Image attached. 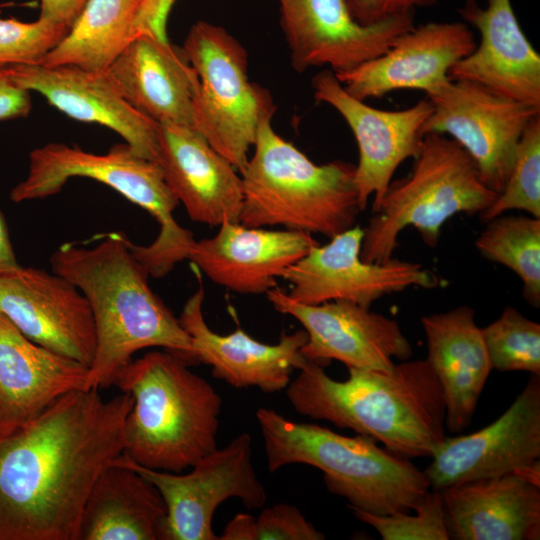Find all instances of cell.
I'll return each mask as SVG.
<instances>
[{
  "mask_svg": "<svg viewBox=\"0 0 540 540\" xmlns=\"http://www.w3.org/2000/svg\"><path fill=\"white\" fill-rule=\"evenodd\" d=\"M204 296L200 284L178 318L192 340L197 363L209 365L214 377L235 388L257 387L264 393L286 389L293 370L308 360L301 353L308 339L305 330L283 334L275 344L260 342L241 328L218 334L205 321Z\"/></svg>",
  "mask_w": 540,
  "mask_h": 540,
  "instance_id": "21",
  "label": "cell"
},
{
  "mask_svg": "<svg viewBox=\"0 0 540 540\" xmlns=\"http://www.w3.org/2000/svg\"><path fill=\"white\" fill-rule=\"evenodd\" d=\"M314 98L335 109L351 129L358 147L354 183L361 211L373 196L374 212L397 168L415 158L423 125L432 112L428 97L402 110H382L350 95L333 71L323 69L311 81Z\"/></svg>",
  "mask_w": 540,
  "mask_h": 540,
  "instance_id": "13",
  "label": "cell"
},
{
  "mask_svg": "<svg viewBox=\"0 0 540 540\" xmlns=\"http://www.w3.org/2000/svg\"><path fill=\"white\" fill-rule=\"evenodd\" d=\"M353 17L362 25L414 13L416 8L434 6L438 0H347Z\"/></svg>",
  "mask_w": 540,
  "mask_h": 540,
  "instance_id": "36",
  "label": "cell"
},
{
  "mask_svg": "<svg viewBox=\"0 0 540 540\" xmlns=\"http://www.w3.org/2000/svg\"><path fill=\"white\" fill-rule=\"evenodd\" d=\"M256 419L271 473L291 464L316 467L327 490L345 498L351 509L375 515L410 512L431 488L409 458L370 437L292 421L267 407L257 409Z\"/></svg>",
  "mask_w": 540,
  "mask_h": 540,
  "instance_id": "5",
  "label": "cell"
},
{
  "mask_svg": "<svg viewBox=\"0 0 540 540\" xmlns=\"http://www.w3.org/2000/svg\"><path fill=\"white\" fill-rule=\"evenodd\" d=\"M183 49L198 77L194 129L240 173L259 128L272 120V96L249 80L247 52L223 27L196 22Z\"/></svg>",
  "mask_w": 540,
  "mask_h": 540,
  "instance_id": "9",
  "label": "cell"
},
{
  "mask_svg": "<svg viewBox=\"0 0 540 540\" xmlns=\"http://www.w3.org/2000/svg\"><path fill=\"white\" fill-rule=\"evenodd\" d=\"M351 510L359 521L372 526L383 540L450 539L440 490H429L416 506L415 515L411 512L375 515L358 509Z\"/></svg>",
  "mask_w": 540,
  "mask_h": 540,
  "instance_id": "34",
  "label": "cell"
},
{
  "mask_svg": "<svg viewBox=\"0 0 540 540\" xmlns=\"http://www.w3.org/2000/svg\"><path fill=\"white\" fill-rule=\"evenodd\" d=\"M141 1L87 0L67 34L40 65L106 71L136 37Z\"/></svg>",
  "mask_w": 540,
  "mask_h": 540,
  "instance_id": "29",
  "label": "cell"
},
{
  "mask_svg": "<svg viewBox=\"0 0 540 540\" xmlns=\"http://www.w3.org/2000/svg\"><path fill=\"white\" fill-rule=\"evenodd\" d=\"M116 459L102 471L89 492L78 540H159L166 517L160 492Z\"/></svg>",
  "mask_w": 540,
  "mask_h": 540,
  "instance_id": "28",
  "label": "cell"
},
{
  "mask_svg": "<svg viewBox=\"0 0 540 540\" xmlns=\"http://www.w3.org/2000/svg\"><path fill=\"white\" fill-rule=\"evenodd\" d=\"M267 298L281 314L295 318L307 333L302 355L321 366L332 360L347 368L391 372L393 359L408 360L412 347L397 321L349 301L308 305L278 287Z\"/></svg>",
  "mask_w": 540,
  "mask_h": 540,
  "instance_id": "14",
  "label": "cell"
},
{
  "mask_svg": "<svg viewBox=\"0 0 540 540\" xmlns=\"http://www.w3.org/2000/svg\"><path fill=\"white\" fill-rule=\"evenodd\" d=\"M465 0L461 17L480 43L449 72L452 80L478 83L492 92L540 109V55L524 34L510 0Z\"/></svg>",
  "mask_w": 540,
  "mask_h": 540,
  "instance_id": "20",
  "label": "cell"
},
{
  "mask_svg": "<svg viewBox=\"0 0 540 540\" xmlns=\"http://www.w3.org/2000/svg\"><path fill=\"white\" fill-rule=\"evenodd\" d=\"M157 162L190 219L209 226L239 222L243 206L241 175L197 130L159 124Z\"/></svg>",
  "mask_w": 540,
  "mask_h": 540,
  "instance_id": "24",
  "label": "cell"
},
{
  "mask_svg": "<svg viewBox=\"0 0 540 540\" xmlns=\"http://www.w3.org/2000/svg\"><path fill=\"white\" fill-rule=\"evenodd\" d=\"M88 366L27 338L0 313V435L85 389Z\"/></svg>",
  "mask_w": 540,
  "mask_h": 540,
  "instance_id": "25",
  "label": "cell"
},
{
  "mask_svg": "<svg viewBox=\"0 0 540 540\" xmlns=\"http://www.w3.org/2000/svg\"><path fill=\"white\" fill-rule=\"evenodd\" d=\"M20 266L17 261L10 239L7 223L0 211V273L13 270Z\"/></svg>",
  "mask_w": 540,
  "mask_h": 540,
  "instance_id": "40",
  "label": "cell"
},
{
  "mask_svg": "<svg viewBox=\"0 0 540 540\" xmlns=\"http://www.w3.org/2000/svg\"><path fill=\"white\" fill-rule=\"evenodd\" d=\"M475 46L464 22H429L399 35L383 54L334 74L350 95L362 101L401 89L422 90L428 96L451 80L450 69Z\"/></svg>",
  "mask_w": 540,
  "mask_h": 540,
  "instance_id": "18",
  "label": "cell"
},
{
  "mask_svg": "<svg viewBox=\"0 0 540 540\" xmlns=\"http://www.w3.org/2000/svg\"><path fill=\"white\" fill-rule=\"evenodd\" d=\"M68 30L41 17L34 22L0 17V65H40Z\"/></svg>",
  "mask_w": 540,
  "mask_h": 540,
  "instance_id": "35",
  "label": "cell"
},
{
  "mask_svg": "<svg viewBox=\"0 0 540 540\" xmlns=\"http://www.w3.org/2000/svg\"><path fill=\"white\" fill-rule=\"evenodd\" d=\"M74 177L96 180L146 210L160 226L147 246L128 241L129 248L149 276L163 278L186 260L195 242L191 231L174 218L178 200L167 185L158 162L138 155L128 144H116L105 154L74 145L48 143L29 154L28 173L10 192L15 203L55 195Z\"/></svg>",
  "mask_w": 540,
  "mask_h": 540,
  "instance_id": "7",
  "label": "cell"
},
{
  "mask_svg": "<svg viewBox=\"0 0 540 540\" xmlns=\"http://www.w3.org/2000/svg\"><path fill=\"white\" fill-rule=\"evenodd\" d=\"M291 65L298 72L325 67L342 73L383 54L414 26V13L362 25L347 0H278Z\"/></svg>",
  "mask_w": 540,
  "mask_h": 540,
  "instance_id": "15",
  "label": "cell"
},
{
  "mask_svg": "<svg viewBox=\"0 0 540 540\" xmlns=\"http://www.w3.org/2000/svg\"><path fill=\"white\" fill-rule=\"evenodd\" d=\"M497 195L482 182L473 160L457 142L427 133L411 172L390 182L363 229L361 258L376 263L392 258L398 237L408 226L434 248L451 217L482 214Z\"/></svg>",
  "mask_w": 540,
  "mask_h": 540,
  "instance_id": "8",
  "label": "cell"
},
{
  "mask_svg": "<svg viewBox=\"0 0 540 540\" xmlns=\"http://www.w3.org/2000/svg\"><path fill=\"white\" fill-rule=\"evenodd\" d=\"M475 242L486 259L512 270L521 279L523 296L540 306V218L499 215L487 221Z\"/></svg>",
  "mask_w": 540,
  "mask_h": 540,
  "instance_id": "30",
  "label": "cell"
},
{
  "mask_svg": "<svg viewBox=\"0 0 540 540\" xmlns=\"http://www.w3.org/2000/svg\"><path fill=\"white\" fill-rule=\"evenodd\" d=\"M318 242L310 233L225 222L191 246L190 260L213 283L243 295L266 294Z\"/></svg>",
  "mask_w": 540,
  "mask_h": 540,
  "instance_id": "22",
  "label": "cell"
},
{
  "mask_svg": "<svg viewBox=\"0 0 540 540\" xmlns=\"http://www.w3.org/2000/svg\"><path fill=\"white\" fill-rule=\"evenodd\" d=\"M132 405L127 392L75 390L0 435V540H78L92 486L124 451Z\"/></svg>",
  "mask_w": 540,
  "mask_h": 540,
  "instance_id": "1",
  "label": "cell"
},
{
  "mask_svg": "<svg viewBox=\"0 0 540 540\" xmlns=\"http://www.w3.org/2000/svg\"><path fill=\"white\" fill-rule=\"evenodd\" d=\"M176 0H142L135 21L136 36L147 34L167 41V21Z\"/></svg>",
  "mask_w": 540,
  "mask_h": 540,
  "instance_id": "37",
  "label": "cell"
},
{
  "mask_svg": "<svg viewBox=\"0 0 540 540\" xmlns=\"http://www.w3.org/2000/svg\"><path fill=\"white\" fill-rule=\"evenodd\" d=\"M540 464L440 490L450 539L538 540Z\"/></svg>",
  "mask_w": 540,
  "mask_h": 540,
  "instance_id": "23",
  "label": "cell"
},
{
  "mask_svg": "<svg viewBox=\"0 0 540 540\" xmlns=\"http://www.w3.org/2000/svg\"><path fill=\"white\" fill-rule=\"evenodd\" d=\"M510 210H521L540 218V115L524 130L502 191L480 215L487 222Z\"/></svg>",
  "mask_w": 540,
  "mask_h": 540,
  "instance_id": "32",
  "label": "cell"
},
{
  "mask_svg": "<svg viewBox=\"0 0 540 540\" xmlns=\"http://www.w3.org/2000/svg\"><path fill=\"white\" fill-rule=\"evenodd\" d=\"M253 148L240 172L241 224L282 226L328 238L355 226L361 211L355 164L342 160L315 164L277 134L271 120L259 128Z\"/></svg>",
  "mask_w": 540,
  "mask_h": 540,
  "instance_id": "6",
  "label": "cell"
},
{
  "mask_svg": "<svg viewBox=\"0 0 540 540\" xmlns=\"http://www.w3.org/2000/svg\"><path fill=\"white\" fill-rule=\"evenodd\" d=\"M13 81L43 95L67 116L118 133L138 155L157 162L159 124L133 107L107 71L75 66L14 65Z\"/></svg>",
  "mask_w": 540,
  "mask_h": 540,
  "instance_id": "19",
  "label": "cell"
},
{
  "mask_svg": "<svg viewBox=\"0 0 540 540\" xmlns=\"http://www.w3.org/2000/svg\"><path fill=\"white\" fill-rule=\"evenodd\" d=\"M432 112L423 134L450 135L473 160L482 182L500 193L520 138L540 109L467 80H450L427 96Z\"/></svg>",
  "mask_w": 540,
  "mask_h": 540,
  "instance_id": "11",
  "label": "cell"
},
{
  "mask_svg": "<svg viewBox=\"0 0 540 540\" xmlns=\"http://www.w3.org/2000/svg\"><path fill=\"white\" fill-rule=\"evenodd\" d=\"M344 381L307 360L286 387L293 409L380 442L406 457H432L445 439V404L427 359L405 360L393 371L348 368Z\"/></svg>",
  "mask_w": 540,
  "mask_h": 540,
  "instance_id": "3",
  "label": "cell"
},
{
  "mask_svg": "<svg viewBox=\"0 0 540 540\" xmlns=\"http://www.w3.org/2000/svg\"><path fill=\"white\" fill-rule=\"evenodd\" d=\"M424 470L430 487L493 478L523 470L540 459V375L494 422L467 435L445 437Z\"/></svg>",
  "mask_w": 540,
  "mask_h": 540,
  "instance_id": "16",
  "label": "cell"
},
{
  "mask_svg": "<svg viewBox=\"0 0 540 540\" xmlns=\"http://www.w3.org/2000/svg\"><path fill=\"white\" fill-rule=\"evenodd\" d=\"M482 334L492 370L540 375L539 323L508 306Z\"/></svg>",
  "mask_w": 540,
  "mask_h": 540,
  "instance_id": "31",
  "label": "cell"
},
{
  "mask_svg": "<svg viewBox=\"0 0 540 540\" xmlns=\"http://www.w3.org/2000/svg\"><path fill=\"white\" fill-rule=\"evenodd\" d=\"M218 540H323L325 535L294 505L279 503L258 517L239 513L225 526Z\"/></svg>",
  "mask_w": 540,
  "mask_h": 540,
  "instance_id": "33",
  "label": "cell"
},
{
  "mask_svg": "<svg viewBox=\"0 0 540 540\" xmlns=\"http://www.w3.org/2000/svg\"><path fill=\"white\" fill-rule=\"evenodd\" d=\"M30 110L29 91L13 81L10 66L0 65V120L26 117Z\"/></svg>",
  "mask_w": 540,
  "mask_h": 540,
  "instance_id": "38",
  "label": "cell"
},
{
  "mask_svg": "<svg viewBox=\"0 0 540 540\" xmlns=\"http://www.w3.org/2000/svg\"><path fill=\"white\" fill-rule=\"evenodd\" d=\"M50 265L79 288L92 311L96 348L85 389L114 385L132 356L145 348L159 347L197 363L190 336L151 289L123 233L106 234L92 247L62 244Z\"/></svg>",
  "mask_w": 540,
  "mask_h": 540,
  "instance_id": "2",
  "label": "cell"
},
{
  "mask_svg": "<svg viewBox=\"0 0 540 540\" xmlns=\"http://www.w3.org/2000/svg\"><path fill=\"white\" fill-rule=\"evenodd\" d=\"M167 350L132 360L115 381L133 405L123 454L154 470L183 472L217 449L222 399L214 387Z\"/></svg>",
  "mask_w": 540,
  "mask_h": 540,
  "instance_id": "4",
  "label": "cell"
},
{
  "mask_svg": "<svg viewBox=\"0 0 540 540\" xmlns=\"http://www.w3.org/2000/svg\"><path fill=\"white\" fill-rule=\"evenodd\" d=\"M363 235V228L355 225L325 245H314L281 274L291 286L287 295L308 305L349 301L370 308L383 296L439 285V278L419 263L394 257L380 263L363 260Z\"/></svg>",
  "mask_w": 540,
  "mask_h": 540,
  "instance_id": "12",
  "label": "cell"
},
{
  "mask_svg": "<svg viewBox=\"0 0 540 540\" xmlns=\"http://www.w3.org/2000/svg\"><path fill=\"white\" fill-rule=\"evenodd\" d=\"M427 361L444 398L445 428L461 432L472 421L491 366L474 310L462 305L422 317Z\"/></svg>",
  "mask_w": 540,
  "mask_h": 540,
  "instance_id": "27",
  "label": "cell"
},
{
  "mask_svg": "<svg viewBox=\"0 0 540 540\" xmlns=\"http://www.w3.org/2000/svg\"><path fill=\"white\" fill-rule=\"evenodd\" d=\"M0 313L31 341L90 366L96 348L92 311L63 276L21 265L0 273Z\"/></svg>",
  "mask_w": 540,
  "mask_h": 540,
  "instance_id": "17",
  "label": "cell"
},
{
  "mask_svg": "<svg viewBox=\"0 0 540 540\" xmlns=\"http://www.w3.org/2000/svg\"><path fill=\"white\" fill-rule=\"evenodd\" d=\"M87 0H41L40 17L67 26L69 29Z\"/></svg>",
  "mask_w": 540,
  "mask_h": 540,
  "instance_id": "39",
  "label": "cell"
},
{
  "mask_svg": "<svg viewBox=\"0 0 540 540\" xmlns=\"http://www.w3.org/2000/svg\"><path fill=\"white\" fill-rule=\"evenodd\" d=\"M124 98L158 124L194 128L198 77L183 47L136 36L106 70Z\"/></svg>",
  "mask_w": 540,
  "mask_h": 540,
  "instance_id": "26",
  "label": "cell"
},
{
  "mask_svg": "<svg viewBox=\"0 0 540 540\" xmlns=\"http://www.w3.org/2000/svg\"><path fill=\"white\" fill-rule=\"evenodd\" d=\"M251 437L241 433L224 448L197 461L188 473L143 467L123 453L116 459L149 480L165 506L159 540H218L212 528L217 507L238 498L249 509L261 508L267 492L252 465Z\"/></svg>",
  "mask_w": 540,
  "mask_h": 540,
  "instance_id": "10",
  "label": "cell"
}]
</instances>
